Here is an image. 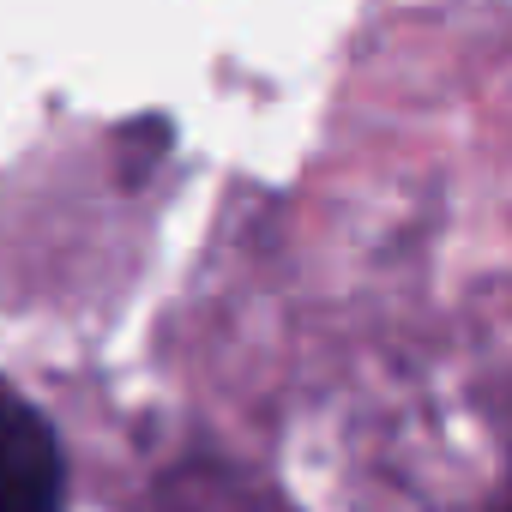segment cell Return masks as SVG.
Instances as JSON below:
<instances>
[{
  "label": "cell",
  "instance_id": "cell-1",
  "mask_svg": "<svg viewBox=\"0 0 512 512\" xmlns=\"http://www.w3.org/2000/svg\"><path fill=\"white\" fill-rule=\"evenodd\" d=\"M67 458L37 404L0 380V512H61Z\"/></svg>",
  "mask_w": 512,
  "mask_h": 512
},
{
  "label": "cell",
  "instance_id": "cell-2",
  "mask_svg": "<svg viewBox=\"0 0 512 512\" xmlns=\"http://www.w3.org/2000/svg\"><path fill=\"white\" fill-rule=\"evenodd\" d=\"M163 500H169V512H290L266 482H247L229 464L169 476L163 482Z\"/></svg>",
  "mask_w": 512,
  "mask_h": 512
}]
</instances>
